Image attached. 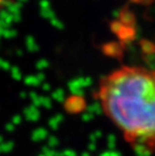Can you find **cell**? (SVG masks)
I'll return each instance as SVG.
<instances>
[{
    "mask_svg": "<svg viewBox=\"0 0 155 156\" xmlns=\"http://www.w3.org/2000/svg\"><path fill=\"white\" fill-rule=\"evenodd\" d=\"M104 114L142 154L155 152V69L124 66L103 77L97 91Z\"/></svg>",
    "mask_w": 155,
    "mask_h": 156,
    "instance_id": "1",
    "label": "cell"
}]
</instances>
